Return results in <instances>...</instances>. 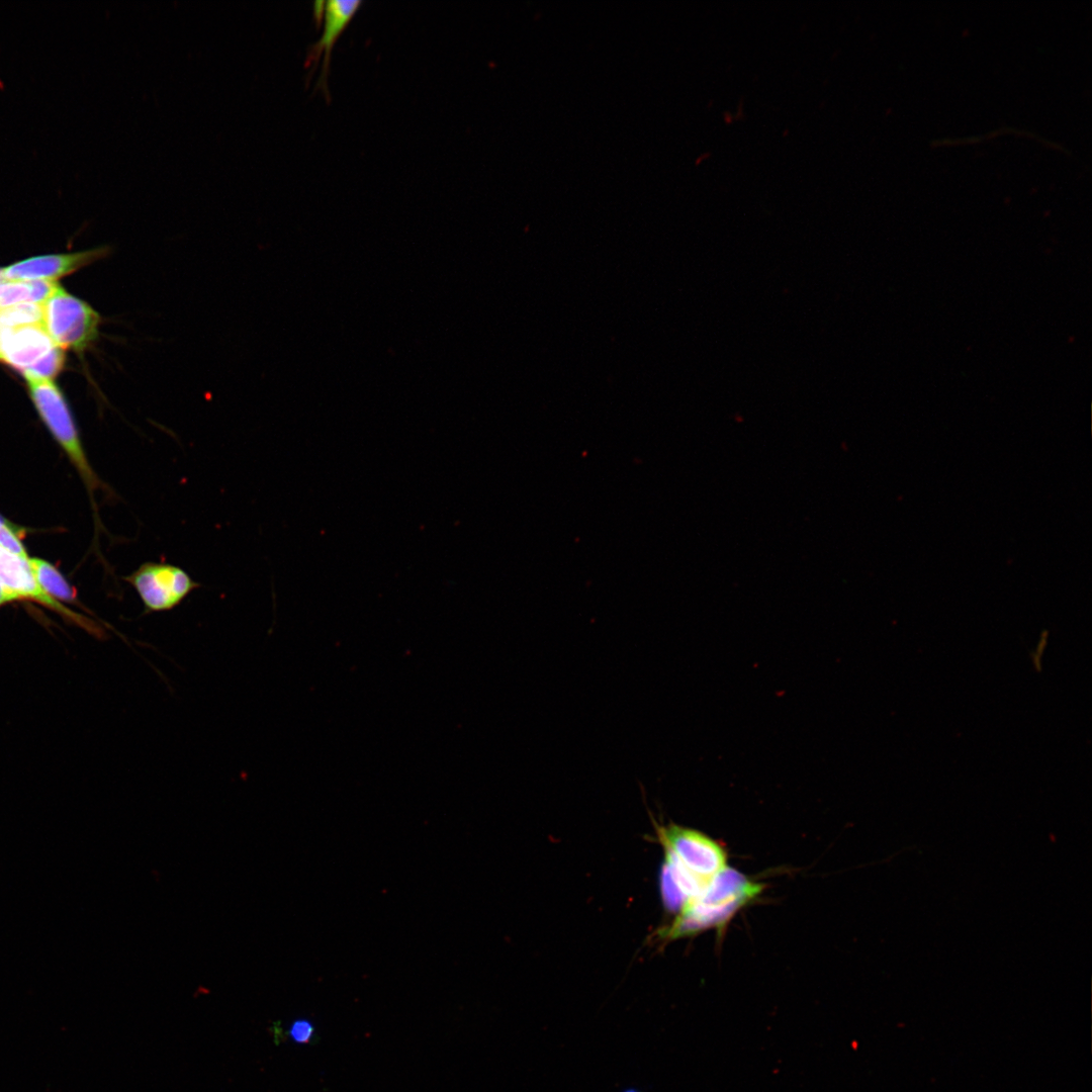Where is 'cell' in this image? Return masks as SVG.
<instances>
[{
    "mask_svg": "<svg viewBox=\"0 0 1092 1092\" xmlns=\"http://www.w3.org/2000/svg\"><path fill=\"white\" fill-rule=\"evenodd\" d=\"M0 324L4 327L42 325V306L34 302H22L0 309Z\"/></svg>",
    "mask_w": 1092,
    "mask_h": 1092,
    "instance_id": "obj_12",
    "label": "cell"
},
{
    "mask_svg": "<svg viewBox=\"0 0 1092 1092\" xmlns=\"http://www.w3.org/2000/svg\"><path fill=\"white\" fill-rule=\"evenodd\" d=\"M41 306L42 326L62 350L81 352L96 340L100 325L98 312L61 286Z\"/></svg>",
    "mask_w": 1092,
    "mask_h": 1092,
    "instance_id": "obj_5",
    "label": "cell"
},
{
    "mask_svg": "<svg viewBox=\"0 0 1092 1092\" xmlns=\"http://www.w3.org/2000/svg\"><path fill=\"white\" fill-rule=\"evenodd\" d=\"M2 327H3V326H2L1 324H0V332H1V329H2Z\"/></svg>",
    "mask_w": 1092,
    "mask_h": 1092,
    "instance_id": "obj_18",
    "label": "cell"
},
{
    "mask_svg": "<svg viewBox=\"0 0 1092 1092\" xmlns=\"http://www.w3.org/2000/svg\"><path fill=\"white\" fill-rule=\"evenodd\" d=\"M26 380L40 418L78 469L88 489L106 488L89 464L75 422L59 387L49 379Z\"/></svg>",
    "mask_w": 1092,
    "mask_h": 1092,
    "instance_id": "obj_3",
    "label": "cell"
},
{
    "mask_svg": "<svg viewBox=\"0 0 1092 1092\" xmlns=\"http://www.w3.org/2000/svg\"><path fill=\"white\" fill-rule=\"evenodd\" d=\"M29 562L38 583L47 594L58 601H75L74 589L51 563L39 558H29Z\"/></svg>",
    "mask_w": 1092,
    "mask_h": 1092,
    "instance_id": "obj_11",
    "label": "cell"
},
{
    "mask_svg": "<svg viewBox=\"0 0 1092 1092\" xmlns=\"http://www.w3.org/2000/svg\"><path fill=\"white\" fill-rule=\"evenodd\" d=\"M361 5L362 1L359 0H329L325 2L323 33L317 41L310 47L306 58V66L312 63L316 65L323 59L322 71L317 81V85L323 90L327 88V76L334 44Z\"/></svg>",
    "mask_w": 1092,
    "mask_h": 1092,
    "instance_id": "obj_9",
    "label": "cell"
},
{
    "mask_svg": "<svg viewBox=\"0 0 1092 1092\" xmlns=\"http://www.w3.org/2000/svg\"><path fill=\"white\" fill-rule=\"evenodd\" d=\"M656 832L665 857L661 875L686 902L727 867L725 849L700 831L670 823L657 826Z\"/></svg>",
    "mask_w": 1092,
    "mask_h": 1092,
    "instance_id": "obj_1",
    "label": "cell"
},
{
    "mask_svg": "<svg viewBox=\"0 0 1092 1092\" xmlns=\"http://www.w3.org/2000/svg\"><path fill=\"white\" fill-rule=\"evenodd\" d=\"M761 891V884L727 866L700 895L686 902L661 931V937L671 940L711 928L721 929Z\"/></svg>",
    "mask_w": 1092,
    "mask_h": 1092,
    "instance_id": "obj_2",
    "label": "cell"
},
{
    "mask_svg": "<svg viewBox=\"0 0 1092 1092\" xmlns=\"http://www.w3.org/2000/svg\"><path fill=\"white\" fill-rule=\"evenodd\" d=\"M5 523H7V521H5V520H4L3 518H1V517H0V527H1L2 525H4Z\"/></svg>",
    "mask_w": 1092,
    "mask_h": 1092,
    "instance_id": "obj_17",
    "label": "cell"
},
{
    "mask_svg": "<svg viewBox=\"0 0 1092 1092\" xmlns=\"http://www.w3.org/2000/svg\"><path fill=\"white\" fill-rule=\"evenodd\" d=\"M0 546L14 554L27 556L16 529L8 522L0 527Z\"/></svg>",
    "mask_w": 1092,
    "mask_h": 1092,
    "instance_id": "obj_13",
    "label": "cell"
},
{
    "mask_svg": "<svg viewBox=\"0 0 1092 1092\" xmlns=\"http://www.w3.org/2000/svg\"><path fill=\"white\" fill-rule=\"evenodd\" d=\"M5 281L0 283V309L22 302L41 304L60 286L51 280Z\"/></svg>",
    "mask_w": 1092,
    "mask_h": 1092,
    "instance_id": "obj_10",
    "label": "cell"
},
{
    "mask_svg": "<svg viewBox=\"0 0 1092 1092\" xmlns=\"http://www.w3.org/2000/svg\"><path fill=\"white\" fill-rule=\"evenodd\" d=\"M123 579L135 589L146 613L173 610L200 587L183 568L161 562H145Z\"/></svg>",
    "mask_w": 1092,
    "mask_h": 1092,
    "instance_id": "obj_6",
    "label": "cell"
},
{
    "mask_svg": "<svg viewBox=\"0 0 1092 1092\" xmlns=\"http://www.w3.org/2000/svg\"><path fill=\"white\" fill-rule=\"evenodd\" d=\"M64 353L42 325L2 327L0 361L21 372L25 378L52 380L64 366Z\"/></svg>",
    "mask_w": 1092,
    "mask_h": 1092,
    "instance_id": "obj_4",
    "label": "cell"
},
{
    "mask_svg": "<svg viewBox=\"0 0 1092 1092\" xmlns=\"http://www.w3.org/2000/svg\"><path fill=\"white\" fill-rule=\"evenodd\" d=\"M109 253L107 247L95 248L71 254L47 255L29 258L3 269L5 280H51L71 274Z\"/></svg>",
    "mask_w": 1092,
    "mask_h": 1092,
    "instance_id": "obj_8",
    "label": "cell"
},
{
    "mask_svg": "<svg viewBox=\"0 0 1092 1092\" xmlns=\"http://www.w3.org/2000/svg\"><path fill=\"white\" fill-rule=\"evenodd\" d=\"M626 1092H635V1091H626Z\"/></svg>",
    "mask_w": 1092,
    "mask_h": 1092,
    "instance_id": "obj_19",
    "label": "cell"
},
{
    "mask_svg": "<svg viewBox=\"0 0 1092 1092\" xmlns=\"http://www.w3.org/2000/svg\"><path fill=\"white\" fill-rule=\"evenodd\" d=\"M14 602L13 597L0 584V607Z\"/></svg>",
    "mask_w": 1092,
    "mask_h": 1092,
    "instance_id": "obj_15",
    "label": "cell"
},
{
    "mask_svg": "<svg viewBox=\"0 0 1092 1092\" xmlns=\"http://www.w3.org/2000/svg\"><path fill=\"white\" fill-rule=\"evenodd\" d=\"M312 1025L304 1019L295 1021L290 1029V1034L297 1042H306L311 1037Z\"/></svg>",
    "mask_w": 1092,
    "mask_h": 1092,
    "instance_id": "obj_14",
    "label": "cell"
},
{
    "mask_svg": "<svg viewBox=\"0 0 1092 1092\" xmlns=\"http://www.w3.org/2000/svg\"><path fill=\"white\" fill-rule=\"evenodd\" d=\"M0 584L15 601H31L60 614L90 634L103 636V630L93 620L76 613L56 600L38 583L29 557L20 556L0 546Z\"/></svg>",
    "mask_w": 1092,
    "mask_h": 1092,
    "instance_id": "obj_7",
    "label": "cell"
},
{
    "mask_svg": "<svg viewBox=\"0 0 1092 1092\" xmlns=\"http://www.w3.org/2000/svg\"><path fill=\"white\" fill-rule=\"evenodd\" d=\"M3 281H5L4 276H3V269H0V283L3 282Z\"/></svg>",
    "mask_w": 1092,
    "mask_h": 1092,
    "instance_id": "obj_16",
    "label": "cell"
}]
</instances>
